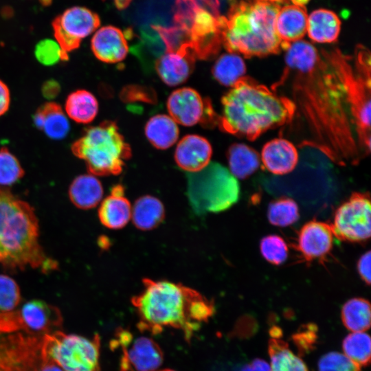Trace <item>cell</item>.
Segmentation results:
<instances>
[{"label":"cell","mask_w":371,"mask_h":371,"mask_svg":"<svg viewBox=\"0 0 371 371\" xmlns=\"http://www.w3.org/2000/svg\"><path fill=\"white\" fill-rule=\"evenodd\" d=\"M261 1H269V2H272V3H278V4L288 2V0H261Z\"/></svg>","instance_id":"681fc988"},{"label":"cell","mask_w":371,"mask_h":371,"mask_svg":"<svg viewBox=\"0 0 371 371\" xmlns=\"http://www.w3.org/2000/svg\"><path fill=\"white\" fill-rule=\"evenodd\" d=\"M280 4L261 0H232L227 16H221L222 45L247 57L280 52L276 30Z\"/></svg>","instance_id":"5b68a950"},{"label":"cell","mask_w":371,"mask_h":371,"mask_svg":"<svg viewBox=\"0 0 371 371\" xmlns=\"http://www.w3.org/2000/svg\"><path fill=\"white\" fill-rule=\"evenodd\" d=\"M10 102V91L7 85L0 80V116L8 111Z\"/></svg>","instance_id":"7bdbcfd3"},{"label":"cell","mask_w":371,"mask_h":371,"mask_svg":"<svg viewBox=\"0 0 371 371\" xmlns=\"http://www.w3.org/2000/svg\"><path fill=\"white\" fill-rule=\"evenodd\" d=\"M132 208L121 185L115 186L103 200L98 210L100 222L110 229L124 227L131 217Z\"/></svg>","instance_id":"603a6c76"},{"label":"cell","mask_w":371,"mask_h":371,"mask_svg":"<svg viewBox=\"0 0 371 371\" xmlns=\"http://www.w3.org/2000/svg\"><path fill=\"white\" fill-rule=\"evenodd\" d=\"M221 104L222 114L217 123L219 128L249 140L290 122L296 111L289 98L246 76L223 96Z\"/></svg>","instance_id":"3957f363"},{"label":"cell","mask_w":371,"mask_h":371,"mask_svg":"<svg viewBox=\"0 0 371 371\" xmlns=\"http://www.w3.org/2000/svg\"><path fill=\"white\" fill-rule=\"evenodd\" d=\"M261 160L265 168L276 175L291 172L297 166L299 153L295 146L284 138H276L265 144Z\"/></svg>","instance_id":"44dd1931"},{"label":"cell","mask_w":371,"mask_h":371,"mask_svg":"<svg viewBox=\"0 0 371 371\" xmlns=\"http://www.w3.org/2000/svg\"><path fill=\"white\" fill-rule=\"evenodd\" d=\"M24 175V170L16 157L8 148H0V186H11Z\"/></svg>","instance_id":"d590c367"},{"label":"cell","mask_w":371,"mask_h":371,"mask_svg":"<svg viewBox=\"0 0 371 371\" xmlns=\"http://www.w3.org/2000/svg\"><path fill=\"white\" fill-rule=\"evenodd\" d=\"M59 91L60 86L58 83L53 80L46 81L42 87L43 95L48 99L55 98Z\"/></svg>","instance_id":"f6af8a7d"},{"label":"cell","mask_w":371,"mask_h":371,"mask_svg":"<svg viewBox=\"0 0 371 371\" xmlns=\"http://www.w3.org/2000/svg\"><path fill=\"white\" fill-rule=\"evenodd\" d=\"M16 311L24 328L32 335L43 336L63 326V317L59 308L45 301H28Z\"/></svg>","instance_id":"e0dca14e"},{"label":"cell","mask_w":371,"mask_h":371,"mask_svg":"<svg viewBox=\"0 0 371 371\" xmlns=\"http://www.w3.org/2000/svg\"><path fill=\"white\" fill-rule=\"evenodd\" d=\"M179 128L167 115L158 114L150 117L145 126V134L150 144L158 149L172 146L179 137Z\"/></svg>","instance_id":"4316f807"},{"label":"cell","mask_w":371,"mask_h":371,"mask_svg":"<svg viewBox=\"0 0 371 371\" xmlns=\"http://www.w3.org/2000/svg\"><path fill=\"white\" fill-rule=\"evenodd\" d=\"M217 0H178L176 25L188 35L196 57L212 56L222 45L221 16Z\"/></svg>","instance_id":"ba28073f"},{"label":"cell","mask_w":371,"mask_h":371,"mask_svg":"<svg viewBox=\"0 0 371 371\" xmlns=\"http://www.w3.org/2000/svg\"><path fill=\"white\" fill-rule=\"evenodd\" d=\"M126 36L117 27L112 25L102 27L91 38V50L95 56L104 63L120 62L128 52Z\"/></svg>","instance_id":"ffe728a7"},{"label":"cell","mask_w":371,"mask_h":371,"mask_svg":"<svg viewBox=\"0 0 371 371\" xmlns=\"http://www.w3.org/2000/svg\"><path fill=\"white\" fill-rule=\"evenodd\" d=\"M360 368L344 354L337 352L325 354L318 362L319 371H360Z\"/></svg>","instance_id":"ab89813d"},{"label":"cell","mask_w":371,"mask_h":371,"mask_svg":"<svg viewBox=\"0 0 371 371\" xmlns=\"http://www.w3.org/2000/svg\"><path fill=\"white\" fill-rule=\"evenodd\" d=\"M165 210L162 203L156 197L146 195L139 198L131 211L133 222L142 230L156 227L164 218Z\"/></svg>","instance_id":"83f0119b"},{"label":"cell","mask_w":371,"mask_h":371,"mask_svg":"<svg viewBox=\"0 0 371 371\" xmlns=\"http://www.w3.org/2000/svg\"><path fill=\"white\" fill-rule=\"evenodd\" d=\"M212 154L211 144L205 138L198 135H187L179 142L175 159L183 170L195 172L209 164Z\"/></svg>","instance_id":"d6986e66"},{"label":"cell","mask_w":371,"mask_h":371,"mask_svg":"<svg viewBox=\"0 0 371 371\" xmlns=\"http://www.w3.org/2000/svg\"><path fill=\"white\" fill-rule=\"evenodd\" d=\"M270 371H308L302 359L295 355L288 344L280 337H271L268 343Z\"/></svg>","instance_id":"4dcf8cb0"},{"label":"cell","mask_w":371,"mask_h":371,"mask_svg":"<svg viewBox=\"0 0 371 371\" xmlns=\"http://www.w3.org/2000/svg\"><path fill=\"white\" fill-rule=\"evenodd\" d=\"M38 371H63V370L60 366H58L54 361L49 360L47 359L42 358L41 363Z\"/></svg>","instance_id":"bcb514c9"},{"label":"cell","mask_w":371,"mask_h":371,"mask_svg":"<svg viewBox=\"0 0 371 371\" xmlns=\"http://www.w3.org/2000/svg\"><path fill=\"white\" fill-rule=\"evenodd\" d=\"M103 188L100 181L91 174L76 177L69 188L71 201L77 207L87 210L95 207L101 201Z\"/></svg>","instance_id":"484cf974"},{"label":"cell","mask_w":371,"mask_h":371,"mask_svg":"<svg viewBox=\"0 0 371 371\" xmlns=\"http://www.w3.org/2000/svg\"><path fill=\"white\" fill-rule=\"evenodd\" d=\"M267 217L271 224L286 227L299 218V209L294 200L282 196L272 201L267 210Z\"/></svg>","instance_id":"e575fe53"},{"label":"cell","mask_w":371,"mask_h":371,"mask_svg":"<svg viewBox=\"0 0 371 371\" xmlns=\"http://www.w3.org/2000/svg\"><path fill=\"white\" fill-rule=\"evenodd\" d=\"M370 337L364 332H352L343 341L344 355L360 368L370 361Z\"/></svg>","instance_id":"836d02e7"},{"label":"cell","mask_w":371,"mask_h":371,"mask_svg":"<svg viewBox=\"0 0 371 371\" xmlns=\"http://www.w3.org/2000/svg\"><path fill=\"white\" fill-rule=\"evenodd\" d=\"M132 0H113L115 6L119 9L127 8Z\"/></svg>","instance_id":"7dc6e473"},{"label":"cell","mask_w":371,"mask_h":371,"mask_svg":"<svg viewBox=\"0 0 371 371\" xmlns=\"http://www.w3.org/2000/svg\"><path fill=\"white\" fill-rule=\"evenodd\" d=\"M212 72L220 84L232 87L245 76L246 66L243 59L238 54L228 52L216 60Z\"/></svg>","instance_id":"d6a6232c"},{"label":"cell","mask_w":371,"mask_h":371,"mask_svg":"<svg viewBox=\"0 0 371 371\" xmlns=\"http://www.w3.org/2000/svg\"><path fill=\"white\" fill-rule=\"evenodd\" d=\"M34 54L37 60L46 66L54 65L69 58L55 40L49 38L43 39L36 44Z\"/></svg>","instance_id":"f35d334b"},{"label":"cell","mask_w":371,"mask_h":371,"mask_svg":"<svg viewBox=\"0 0 371 371\" xmlns=\"http://www.w3.org/2000/svg\"><path fill=\"white\" fill-rule=\"evenodd\" d=\"M100 337L91 338L56 330L42 338L41 357L56 363L63 371H101Z\"/></svg>","instance_id":"30bf717a"},{"label":"cell","mask_w":371,"mask_h":371,"mask_svg":"<svg viewBox=\"0 0 371 371\" xmlns=\"http://www.w3.org/2000/svg\"><path fill=\"white\" fill-rule=\"evenodd\" d=\"M196 58L190 43H186L158 57L155 69L164 83L169 86L179 85L186 82L191 74Z\"/></svg>","instance_id":"ac0fdd59"},{"label":"cell","mask_w":371,"mask_h":371,"mask_svg":"<svg viewBox=\"0 0 371 371\" xmlns=\"http://www.w3.org/2000/svg\"><path fill=\"white\" fill-rule=\"evenodd\" d=\"M98 111L95 96L87 90H77L70 93L65 102V112L71 120L80 124L92 122Z\"/></svg>","instance_id":"f546056e"},{"label":"cell","mask_w":371,"mask_h":371,"mask_svg":"<svg viewBox=\"0 0 371 371\" xmlns=\"http://www.w3.org/2000/svg\"><path fill=\"white\" fill-rule=\"evenodd\" d=\"M167 109L176 123L190 126L198 123L213 126L218 123L217 115L207 98H203L194 89L183 87L168 97Z\"/></svg>","instance_id":"9a60e30c"},{"label":"cell","mask_w":371,"mask_h":371,"mask_svg":"<svg viewBox=\"0 0 371 371\" xmlns=\"http://www.w3.org/2000/svg\"><path fill=\"white\" fill-rule=\"evenodd\" d=\"M370 199L368 194L354 192L336 210L330 224L334 236L350 243L370 237Z\"/></svg>","instance_id":"7c38bea8"},{"label":"cell","mask_w":371,"mask_h":371,"mask_svg":"<svg viewBox=\"0 0 371 371\" xmlns=\"http://www.w3.org/2000/svg\"><path fill=\"white\" fill-rule=\"evenodd\" d=\"M155 371H175V370H171V369H163V370H155Z\"/></svg>","instance_id":"f907efd6"},{"label":"cell","mask_w":371,"mask_h":371,"mask_svg":"<svg viewBox=\"0 0 371 371\" xmlns=\"http://www.w3.org/2000/svg\"><path fill=\"white\" fill-rule=\"evenodd\" d=\"M340 29V19L331 10L317 9L308 16L306 32L308 37L314 42L319 43L335 42Z\"/></svg>","instance_id":"cb8c5ba5"},{"label":"cell","mask_w":371,"mask_h":371,"mask_svg":"<svg viewBox=\"0 0 371 371\" xmlns=\"http://www.w3.org/2000/svg\"><path fill=\"white\" fill-rule=\"evenodd\" d=\"M308 15L304 6L286 5L280 9L276 30L282 42V48L301 40L306 32Z\"/></svg>","instance_id":"7402d4cb"},{"label":"cell","mask_w":371,"mask_h":371,"mask_svg":"<svg viewBox=\"0 0 371 371\" xmlns=\"http://www.w3.org/2000/svg\"><path fill=\"white\" fill-rule=\"evenodd\" d=\"M334 237L330 224L312 220L300 229L296 248L305 261H320L332 250Z\"/></svg>","instance_id":"2e32d148"},{"label":"cell","mask_w":371,"mask_h":371,"mask_svg":"<svg viewBox=\"0 0 371 371\" xmlns=\"http://www.w3.org/2000/svg\"><path fill=\"white\" fill-rule=\"evenodd\" d=\"M143 284L140 293L131 299L142 332L157 335L172 328L182 332L190 342L214 313L212 301L181 284L146 278Z\"/></svg>","instance_id":"7a4b0ae2"},{"label":"cell","mask_w":371,"mask_h":371,"mask_svg":"<svg viewBox=\"0 0 371 371\" xmlns=\"http://www.w3.org/2000/svg\"><path fill=\"white\" fill-rule=\"evenodd\" d=\"M71 151L85 162L91 175L98 176L120 174L131 155L130 146L112 121L86 128Z\"/></svg>","instance_id":"52a82bcc"},{"label":"cell","mask_w":371,"mask_h":371,"mask_svg":"<svg viewBox=\"0 0 371 371\" xmlns=\"http://www.w3.org/2000/svg\"><path fill=\"white\" fill-rule=\"evenodd\" d=\"M112 349L120 348V371H155L164 360L163 352L153 339L134 337L127 330L119 328L111 341Z\"/></svg>","instance_id":"4fadbf2b"},{"label":"cell","mask_w":371,"mask_h":371,"mask_svg":"<svg viewBox=\"0 0 371 371\" xmlns=\"http://www.w3.org/2000/svg\"><path fill=\"white\" fill-rule=\"evenodd\" d=\"M38 222L34 208L0 188V265L11 269L27 267L50 272L58 267L39 243Z\"/></svg>","instance_id":"277c9868"},{"label":"cell","mask_w":371,"mask_h":371,"mask_svg":"<svg viewBox=\"0 0 371 371\" xmlns=\"http://www.w3.org/2000/svg\"><path fill=\"white\" fill-rule=\"evenodd\" d=\"M34 123L53 139H63L70 128L67 115L58 104L53 102L44 104L36 111Z\"/></svg>","instance_id":"d4e9b609"},{"label":"cell","mask_w":371,"mask_h":371,"mask_svg":"<svg viewBox=\"0 0 371 371\" xmlns=\"http://www.w3.org/2000/svg\"><path fill=\"white\" fill-rule=\"evenodd\" d=\"M35 368L31 339L12 313H0V371H35Z\"/></svg>","instance_id":"8fae6325"},{"label":"cell","mask_w":371,"mask_h":371,"mask_svg":"<svg viewBox=\"0 0 371 371\" xmlns=\"http://www.w3.org/2000/svg\"><path fill=\"white\" fill-rule=\"evenodd\" d=\"M229 172L236 177L244 179L251 175L260 166L258 153L245 144H234L228 149Z\"/></svg>","instance_id":"f1b7e54d"},{"label":"cell","mask_w":371,"mask_h":371,"mask_svg":"<svg viewBox=\"0 0 371 371\" xmlns=\"http://www.w3.org/2000/svg\"><path fill=\"white\" fill-rule=\"evenodd\" d=\"M21 300L20 289L14 280L0 274V313L15 311Z\"/></svg>","instance_id":"74e56055"},{"label":"cell","mask_w":371,"mask_h":371,"mask_svg":"<svg viewBox=\"0 0 371 371\" xmlns=\"http://www.w3.org/2000/svg\"><path fill=\"white\" fill-rule=\"evenodd\" d=\"M100 24L96 13L85 7L74 6L56 16L52 26L55 41L69 56V53L76 49L82 40L96 30Z\"/></svg>","instance_id":"5bb4252c"},{"label":"cell","mask_w":371,"mask_h":371,"mask_svg":"<svg viewBox=\"0 0 371 371\" xmlns=\"http://www.w3.org/2000/svg\"><path fill=\"white\" fill-rule=\"evenodd\" d=\"M370 251L363 254L357 262V270L361 278L369 285L370 284Z\"/></svg>","instance_id":"b9f144b4"},{"label":"cell","mask_w":371,"mask_h":371,"mask_svg":"<svg viewBox=\"0 0 371 371\" xmlns=\"http://www.w3.org/2000/svg\"><path fill=\"white\" fill-rule=\"evenodd\" d=\"M240 371H270V366L263 359H256L241 367Z\"/></svg>","instance_id":"ee69618b"},{"label":"cell","mask_w":371,"mask_h":371,"mask_svg":"<svg viewBox=\"0 0 371 371\" xmlns=\"http://www.w3.org/2000/svg\"><path fill=\"white\" fill-rule=\"evenodd\" d=\"M285 67L273 88L289 90L295 110L313 137L310 142L340 166L355 165L364 157L347 98L333 65L323 51L300 40L285 49Z\"/></svg>","instance_id":"6da1fadb"},{"label":"cell","mask_w":371,"mask_h":371,"mask_svg":"<svg viewBox=\"0 0 371 371\" xmlns=\"http://www.w3.org/2000/svg\"><path fill=\"white\" fill-rule=\"evenodd\" d=\"M290 1L293 3V5L305 7V5L308 3L310 0H290Z\"/></svg>","instance_id":"c3c4849f"},{"label":"cell","mask_w":371,"mask_h":371,"mask_svg":"<svg viewBox=\"0 0 371 371\" xmlns=\"http://www.w3.org/2000/svg\"><path fill=\"white\" fill-rule=\"evenodd\" d=\"M260 249L263 258L275 265L283 263L288 256L286 243L282 237L275 234L262 238Z\"/></svg>","instance_id":"8d00e7d4"},{"label":"cell","mask_w":371,"mask_h":371,"mask_svg":"<svg viewBox=\"0 0 371 371\" xmlns=\"http://www.w3.org/2000/svg\"><path fill=\"white\" fill-rule=\"evenodd\" d=\"M341 315L344 325L352 332H364L370 326V304L366 299L348 300L342 306Z\"/></svg>","instance_id":"1f68e13d"},{"label":"cell","mask_w":371,"mask_h":371,"mask_svg":"<svg viewBox=\"0 0 371 371\" xmlns=\"http://www.w3.org/2000/svg\"><path fill=\"white\" fill-rule=\"evenodd\" d=\"M236 178L218 163L188 175L187 194L193 211L199 215L227 210L238 199Z\"/></svg>","instance_id":"9c48e42d"},{"label":"cell","mask_w":371,"mask_h":371,"mask_svg":"<svg viewBox=\"0 0 371 371\" xmlns=\"http://www.w3.org/2000/svg\"><path fill=\"white\" fill-rule=\"evenodd\" d=\"M343 86L357 140L364 157L370 151V53L358 45L354 56L322 50Z\"/></svg>","instance_id":"8992f818"},{"label":"cell","mask_w":371,"mask_h":371,"mask_svg":"<svg viewBox=\"0 0 371 371\" xmlns=\"http://www.w3.org/2000/svg\"><path fill=\"white\" fill-rule=\"evenodd\" d=\"M315 331V329L313 330L312 326L309 325L295 334L293 339L298 348H302V350H309L316 339Z\"/></svg>","instance_id":"60d3db41"}]
</instances>
